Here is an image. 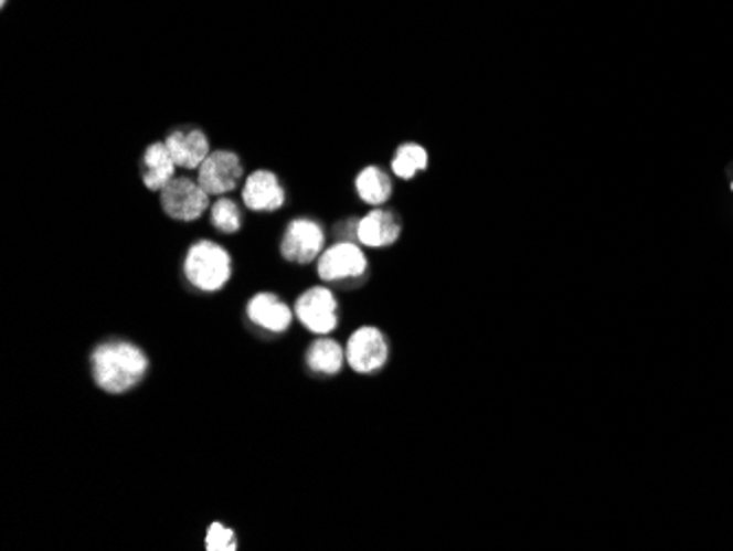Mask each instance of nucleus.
Listing matches in <instances>:
<instances>
[{
    "instance_id": "f257e3e1",
    "label": "nucleus",
    "mask_w": 733,
    "mask_h": 551,
    "mask_svg": "<svg viewBox=\"0 0 733 551\" xmlns=\"http://www.w3.org/2000/svg\"><path fill=\"white\" fill-rule=\"evenodd\" d=\"M148 371L146 354L126 341H110L93 352L95 382L108 393L132 389Z\"/></svg>"
},
{
    "instance_id": "f03ea898",
    "label": "nucleus",
    "mask_w": 733,
    "mask_h": 551,
    "mask_svg": "<svg viewBox=\"0 0 733 551\" xmlns=\"http://www.w3.org/2000/svg\"><path fill=\"white\" fill-rule=\"evenodd\" d=\"M184 275L200 290H220L231 277V257L215 242H195L184 257Z\"/></svg>"
},
{
    "instance_id": "7ed1b4c3",
    "label": "nucleus",
    "mask_w": 733,
    "mask_h": 551,
    "mask_svg": "<svg viewBox=\"0 0 733 551\" xmlns=\"http://www.w3.org/2000/svg\"><path fill=\"white\" fill-rule=\"evenodd\" d=\"M161 206L172 220H198L209 206V193L198 183V179L174 177L161 189Z\"/></svg>"
},
{
    "instance_id": "20e7f679",
    "label": "nucleus",
    "mask_w": 733,
    "mask_h": 551,
    "mask_svg": "<svg viewBox=\"0 0 733 551\" xmlns=\"http://www.w3.org/2000/svg\"><path fill=\"white\" fill-rule=\"evenodd\" d=\"M244 168L237 155L229 150L211 152L198 168V183L209 195H224L242 183Z\"/></svg>"
},
{
    "instance_id": "39448f33",
    "label": "nucleus",
    "mask_w": 733,
    "mask_h": 551,
    "mask_svg": "<svg viewBox=\"0 0 733 551\" xmlns=\"http://www.w3.org/2000/svg\"><path fill=\"white\" fill-rule=\"evenodd\" d=\"M323 244H326L323 229L310 218H299L293 220L286 229V235L281 240V255L288 262L310 264L312 259L319 257Z\"/></svg>"
},
{
    "instance_id": "423d86ee",
    "label": "nucleus",
    "mask_w": 733,
    "mask_h": 551,
    "mask_svg": "<svg viewBox=\"0 0 733 551\" xmlns=\"http://www.w3.org/2000/svg\"><path fill=\"white\" fill-rule=\"evenodd\" d=\"M299 321L315 335H330L339 319H337V299L328 288H310L304 293L295 306Z\"/></svg>"
},
{
    "instance_id": "0eeeda50",
    "label": "nucleus",
    "mask_w": 733,
    "mask_h": 551,
    "mask_svg": "<svg viewBox=\"0 0 733 551\" xmlns=\"http://www.w3.org/2000/svg\"><path fill=\"white\" fill-rule=\"evenodd\" d=\"M365 271V253L354 242H339L319 259V277L323 282L357 279L363 277Z\"/></svg>"
},
{
    "instance_id": "6e6552de",
    "label": "nucleus",
    "mask_w": 733,
    "mask_h": 551,
    "mask_svg": "<svg viewBox=\"0 0 733 551\" xmlns=\"http://www.w3.org/2000/svg\"><path fill=\"white\" fill-rule=\"evenodd\" d=\"M348 363L359 373H371L386 363V341L380 330L361 328L350 337Z\"/></svg>"
},
{
    "instance_id": "1a4fd4ad",
    "label": "nucleus",
    "mask_w": 733,
    "mask_h": 551,
    "mask_svg": "<svg viewBox=\"0 0 733 551\" xmlns=\"http://www.w3.org/2000/svg\"><path fill=\"white\" fill-rule=\"evenodd\" d=\"M166 146H168L172 159L177 161V166L183 170H198L204 163V159L211 155L206 135L193 126H183V128L172 130L166 139Z\"/></svg>"
},
{
    "instance_id": "9d476101",
    "label": "nucleus",
    "mask_w": 733,
    "mask_h": 551,
    "mask_svg": "<svg viewBox=\"0 0 733 551\" xmlns=\"http://www.w3.org/2000/svg\"><path fill=\"white\" fill-rule=\"evenodd\" d=\"M242 200L251 211H277L286 202V191L273 172L259 170L246 179Z\"/></svg>"
},
{
    "instance_id": "9b49d317",
    "label": "nucleus",
    "mask_w": 733,
    "mask_h": 551,
    "mask_svg": "<svg viewBox=\"0 0 733 551\" xmlns=\"http://www.w3.org/2000/svg\"><path fill=\"white\" fill-rule=\"evenodd\" d=\"M400 220L393 211L386 209H373L365 218L359 220V242L369 248H384L391 246L400 237Z\"/></svg>"
},
{
    "instance_id": "f8f14e48",
    "label": "nucleus",
    "mask_w": 733,
    "mask_h": 551,
    "mask_svg": "<svg viewBox=\"0 0 733 551\" xmlns=\"http://www.w3.org/2000/svg\"><path fill=\"white\" fill-rule=\"evenodd\" d=\"M246 312L253 324L262 326L268 332H284L293 324V310L281 299H277L275 295H268V293L255 295L251 299Z\"/></svg>"
},
{
    "instance_id": "ddd939ff",
    "label": "nucleus",
    "mask_w": 733,
    "mask_h": 551,
    "mask_svg": "<svg viewBox=\"0 0 733 551\" xmlns=\"http://www.w3.org/2000/svg\"><path fill=\"white\" fill-rule=\"evenodd\" d=\"M177 161L172 159L166 141L163 144H152L144 152L141 159V179L148 189L161 191L166 184L174 179L177 172Z\"/></svg>"
},
{
    "instance_id": "4468645a",
    "label": "nucleus",
    "mask_w": 733,
    "mask_h": 551,
    "mask_svg": "<svg viewBox=\"0 0 733 551\" xmlns=\"http://www.w3.org/2000/svg\"><path fill=\"white\" fill-rule=\"evenodd\" d=\"M391 189H393L391 179L386 177L384 170H380L375 166L365 168L357 179V191H359L361 200L373 206L384 204L391 198Z\"/></svg>"
},
{
    "instance_id": "2eb2a0df",
    "label": "nucleus",
    "mask_w": 733,
    "mask_h": 551,
    "mask_svg": "<svg viewBox=\"0 0 733 551\" xmlns=\"http://www.w3.org/2000/svg\"><path fill=\"white\" fill-rule=\"evenodd\" d=\"M391 168H393V174L397 179H404V181H411L417 172L426 170L428 168V155L422 146L417 144H404L395 150V157L391 161Z\"/></svg>"
},
{
    "instance_id": "dca6fc26",
    "label": "nucleus",
    "mask_w": 733,
    "mask_h": 551,
    "mask_svg": "<svg viewBox=\"0 0 733 551\" xmlns=\"http://www.w3.org/2000/svg\"><path fill=\"white\" fill-rule=\"evenodd\" d=\"M346 352L332 339H319L308 350V365L319 373H337L343 368Z\"/></svg>"
},
{
    "instance_id": "f3484780",
    "label": "nucleus",
    "mask_w": 733,
    "mask_h": 551,
    "mask_svg": "<svg viewBox=\"0 0 733 551\" xmlns=\"http://www.w3.org/2000/svg\"><path fill=\"white\" fill-rule=\"evenodd\" d=\"M211 224L220 233H235V231H240V226H242L240 206L233 200H229V198H220L211 206Z\"/></svg>"
},
{
    "instance_id": "a211bd4d",
    "label": "nucleus",
    "mask_w": 733,
    "mask_h": 551,
    "mask_svg": "<svg viewBox=\"0 0 733 551\" xmlns=\"http://www.w3.org/2000/svg\"><path fill=\"white\" fill-rule=\"evenodd\" d=\"M237 548L233 532L220 523H213L206 534V550L209 551H233Z\"/></svg>"
},
{
    "instance_id": "6ab92c4d",
    "label": "nucleus",
    "mask_w": 733,
    "mask_h": 551,
    "mask_svg": "<svg viewBox=\"0 0 733 551\" xmlns=\"http://www.w3.org/2000/svg\"><path fill=\"white\" fill-rule=\"evenodd\" d=\"M0 4H2V7H7V0H0Z\"/></svg>"
}]
</instances>
